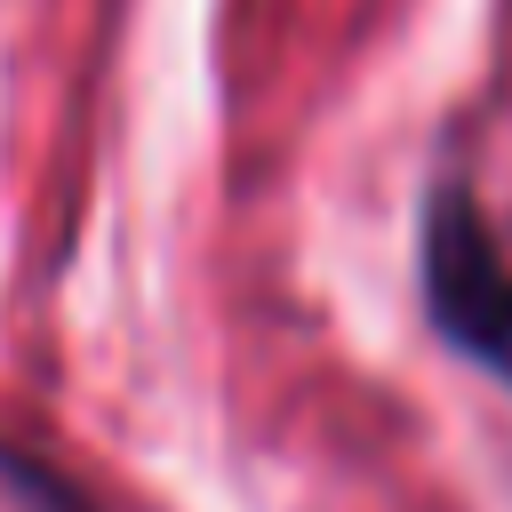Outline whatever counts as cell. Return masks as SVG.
I'll use <instances>...</instances> for the list:
<instances>
[{
    "instance_id": "1",
    "label": "cell",
    "mask_w": 512,
    "mask_h": 512,
    "mask_svg": "<svg viewBox=\"0 0 512 512\" xmlns=\"http://www.w3.org/2000/svg\"><path fill=\"white\" fill-rule=\"evenodd\" d=\"M416 296L432 336L496 392H512V256L456 168H440L416 208Z\"/></svg>"
},
{
    "instance_id": "2",
    "label": "cell",
    "mask_w": 512,
    "mask_h": 512,
    "mask_svg": "<svg viewBox=\"0 0 512 512\" xmlns=\"http://www.w3.org/2000/svg\"><path fill=\"white\" fill-rule=\"evenodd\" d=\"M0 480L24 496V512H88V496L72 488V480H56V472H40V464H24L8 440H0Z\"/></svg>"
}]
</instances>
